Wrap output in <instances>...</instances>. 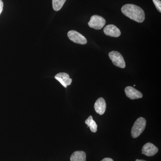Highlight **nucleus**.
I'll use <instances>...</instances> for the list:
<instances>
[{"label": "nucleus", "mask_w": 161, "mask_h": 161, "mask_svg": "<svg viewBox=\"0 0 161 161\" xmlns=\"http://www.w3.org/2000/svg\"><path fill=\"white\" fill-rule=\"evenodd\" d=\"M122 13L130 19L141 23L144 22L145 14L144 10L139 6L134 4H128L121 8Z\"/></svg>", "instance_id": "f257e3e1"}, {"label": "nucleus", "mask_w": 161, "mask_h": 161, "mask_svg": "<svg viewBox=\"0 0 161 161\" xmlns=\"http://www.w3.org/2000/svg\"><path fill=\"white\" fill-rule=\"evenodd\" d=\"M146 119L143 117H139L134 123L131 130V135L133 138L138 137L142 133L146 126Z\"/></svg>", "instance_id": "f03ea898"}, {"label": "nucleus", "mask_w": 161, "mask_h": 161, "mask_svg": "<svg viewBox=\"0 0 161 161\" xmlns=\"http://www.w3.org/2000/svg\"><path fill=\"white\" fill-rule=\"evenodd\" d=\"M109 57L115 66L124 69L125 67V62L123 56L119 52L112 51L109 53Z\"/></svg>", "instance_id": "7ed1b4c3"}, {"label": "nucleus", "mask_w": 161, "mask_h": 161, "mask_svg": "<svg viewBox=\"0 0 161 161\" xmlns=\"http://www.w3.org/2000/svg\"><path fill=\"white\" fill-rule=\"evenodd\" d=\"M106 23V21L103 17L98 15H94L91 17L88 24L90 27L93 29L100 30L103 28Z\"/></svg>", "instance_id": "20e7f679"}, {"label": "nucleus", "mask_w": 161, "mask_h": 161, "mask_svg": "<svg viewBox=\"0 0 161 161\" xmlns=\"http://www.w3.org/2000/svg\"><path fill=\"white\" fill-rule=\"evenodd\" d=\"M67 35L69 40L74 43L84 45L87 42L86 38L76 31H70Z\"/></svg>", "instance_id": "39448f33"}, {"label": "nucleus", "mask_w": 161, "mask_h": 161, "mask_svg": "<svg viewBox=\"0 0 161 161\" xmlns=\"http://www.w3.org/2000/svg\"><path fill=\"white\" fill-rule=\"evenodd\" d=\"M158 149L151 143H147L144 145L142 149V154L148 157L153 156L158 152Z\"/></svg>", "instance_id": "423d86ee"}, {"label": "nucleus", "mask_w": 161, "mask_h": 161, "mask_svg": "<svg viewBox=\"0 0 161 161\" xmlns=\"http://www.w3.org/2000/svg\"><path fill=\"white\" fill-rule=\"evenodd\" d=\"M103 32L106 36L113 37H118L121 35V32L119 29L112 24L106 26L103 29Z\"/></svg>", "instance_id": "0eeeda50"}, {"label": "nucleus", "mask_w": 161, "mask_h": 161, "mask_svg": "<svg viewBox=\"0 0 161 161\" xmlns=\"http://www.w3.org/2000/svg\"><path fill=\"white\" fill-rule=\"evenodd\" d=\"M55 78L58 80L64 87L70 85L72 79L69 78V75L65 73H59L55 75Z\"/></svg>", "instance_id": "6e6552de"}, {"label": "nucleus", "mask_w": 161, "mask_h": 161, "mask_svg": "<svg viewBox=\"0 0 161 161\" xmlns=\"http://www.w3.org/2000/svg\"><path fill=\"white\" fill-rule=\"evenodd\" d=\"M125 91L127 97L132 100L142 98V93L133 87L127 86L125 88Z\"/></svg>", "instance_id": "1a4fd4ad"}, {"label": "nucleus", "mask_w": 161, "mask_h": 161, "mask_svg": "<svg viewBox=\"0 0 161 161\" xmlns=\"http://www.w3.org/2000/svg\"><path fill=\"white\" fill-rule=\"evenodd\" d=\"M94 108L96 113L100 115H103L106 109V103L103 98H98L95 102Z\"/></svg>", "instance_id": "9d476101"}, {"label": "nucleus", "mask_w": 161, "mask_h": 161, "mask_svg": "<svg viewBox=\"0 0 161 161\" xmlns=\"http://www.w3.org/2000/svg\"><path fill=\"white\" fill-rule=\"evenodd\" d=\"M86 153L84 151H76L72 153L70 161H86Z\"/></svg>", "instance_id": "9b49d317"}, {"label": "nucleus", "mask_w": 161, "mask_h": 161, "mask_svg": "<svg viewBox=\"0 0 161 161\" xmlns=\"http://www.w3.org/2000/svg\"><path fill=\"white\" fill-rule=\"evenodd\" d=\"M85 122L87 126L89 127L90 130L92 132H97L98 126L95 121L93 119L92 115H90L89 117L85 120Z\"/></svg>", "instance_id": "f8f14e48"}, {"label": "nucleus", "mask_w": 161, "mask_h": 161, "mask_svg": "<svg viewBox=\"0 0 161 161\" xmlns=\"http://www.w3.org/2000/svg\"><path fill=\"white\" fill-rule=\"evenodd\" d=\"M66 0H53V7L55 11H59L63 7Z\"/></svg>", "instance_id": "ddd939ff"}, {"label": "nucleus", "mask_w": 161, "mask_h": 161, "mask_svg": "<svg viewBox=\"0 0 161 161\" xmlns=\"http://www.w3.org/2000/svg\"><path fill=\"white\" fill-rule=\"evenodd\" d=\"M156 8L160 13L161 12V1L160 0H153Z\"/></svg>", "instance_id": "4468645a"}, {"label": "nucleus", "mask_w": 161, "mask_h": 161, "mask_svg": "<svg viewBox=\"0 0 161 161\" xmlns=\"http://www.w3.org/2000/svg\"><path fill=\"white\" fill-rule=\"evenodd\" d=\"M3 3L2 0H0V14L3 12Z\"/></svg>", "instance_id": "2eb2a0df"}, {"label": "nucleus", "mask_w": 161, "mask_h": 161, "mask_svg": "<svg viewBox=\"0 0 161 161\" xmlns=\"http://www.w3.org/2000/svg\"><path fill=\"white\" fill-rule=\"evenodd\" d=\"M101 161H114V160L112 158H105Z\"/></svg>", "instance_id": "dca6fc26"}, {"label": "nucleus", "mask_w": 161, "mask_h": 161, "mask_svg": "<svg viewBox=\"0 0 161 161\" xmlns=\"http://www.w3.org/2000/svg\"><path fill=\"white\" fill-rule=\"evenodd\" d=\"M135 161H147L146 160H139V159H136Z\"/></svg>", "instance_id": "f3484780"}]
</instances>
